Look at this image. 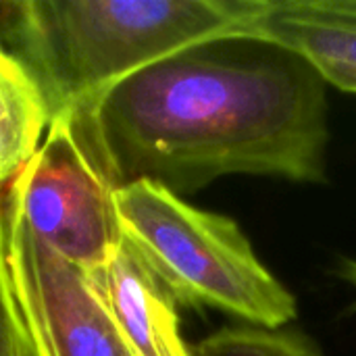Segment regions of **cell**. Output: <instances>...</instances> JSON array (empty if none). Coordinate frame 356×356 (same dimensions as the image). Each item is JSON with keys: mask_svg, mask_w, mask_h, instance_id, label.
Returning a JSON list of instances; mask_svg holds the SVG:
<instances>
[{"mask_svg": "<svg viewBox=\"0 0 356 356\" xmlns=\"http://www.w3.org/2000/svg\"><path fill=\"white\" fill-rule=\"evenodd\" d=\"M325 86L296 52L234 33L144 67L77 115L115 188L146 179L184 196L232 173L323 184Z\"/></svg>", "mask_w": 356, "mask_h": 356, "instance_id": "cell-1", "label": "cell"}, {"mask_svg": "<svg viewBox=\"0 0 356 356\" xmlns=\"http://www.w3.org/2000/svg\"><path fill=\"white\" fill-rule=\"evenodd\" d=\"M261 0L2 2L8 50L52 108L79 111L102 92L194 44L244 33Z\"/></svg>", "mask_w": 356, "mask_h": 356, "instance_id": "cell-2", "label": "cell"}, {"mask_svg": "<svg viewBox=\"0 0 356 356\" xmlns=\"http://www.w3.org/2000/svg\"><path fill=\"white\" fill-rule=\"evenodd\" d=\"M115 207L123 240L177 305L219 309L269 330L296 317L292 292L229 217L196 209L146 179L117 188Z\"/></svg>", "mask_w": 356, "mask_h": 356, "instance_id": "cell-3", "label": "cell"}, {"mask_svg": "<svg viewBox=\"0 0 356 356\" xmlns=\"http://www.w3.org/2000/svg\"><path fill=\"white\" fill-rule=\"evenodd\" d=\"M6 190L4 211L86 275L102 269L117 250V188L98 161L77 111L52 117L35 154Z\"/></svg>", "mask_w": 356, "mask_h": 356, "instance_id": "cell-4", "label": "cell"}, {"mask_svg": "<svg viewBox=\"0 0 356 356\" xmlns=\"http://www.w3.org/2000/svg\"><path fill=\"white\" fill-rule=\"evenodd\" d=\"M8 265L31 356H131L90 277L4 211Z\"/></svg>", "mask_w": 356, "mask_h": 356, "instance_id": "cell-5", "label": "cell"}, {"mask_svg": "<svg viewBox=\"0 0 356 356\" xmlns=\"http://www.w3.org/2000/svg\"><path fill=\"white\" fill-rule=\"evenodd\" d=\"M244 33L296 52L325 83L356 94V0H261Z\"/></svg>", "mask_w": 356, "mask_h": 356, "instance_id": "cell-6", "label": "cell"}, {"mask_svg": "<svg viewBox=\"0 0 356 356\" xmlns=\"http://www.w3.org/2000/svg\"><path fill=\"white\" fill-rule=\"evenodd\" d=\"M131 356H194L179 332L177 302L123 240L102 269L88 275Z\"/></svg>", "mask_w": 356, "mask_h": 356, "instance_id": "cell-7", "label": "cell"}, {"mask_svg": "<svg viewBox=\"0 0 356 356\" xmlns=\"http://www.w3.org/2000/svg\"><path fill=\"white\" fill-rule=\"evenodd\" d=\"M52 108L31 71L0 44V188L19 175L42 144Z\"/></svg>", "mask_w": 356, "mask_h": 356, "instance_id": "cell-8", "label": "cell"}, {"mask_svg": "<svg viewBox=\"0 0 356 356\" xmlns=\"http://www.w3.org/2000/svg\"><path fill=\"white\" fill-rule=\"evenodd\" d=\"M194 356H323L319 346L300 332L259 325L223 327L192 350Z\"/></svg>", "mask_w": 356, "mask_h": 356, "instance_id": "cell-9", "label": "cell"}, {"mask_svg": "<svg viewBox=\"0 0 356 356\" xmlns=\"http://www.w3.org/2000/svg\"><path fill=\"white\" fill-rule=\"evenodd\" d=\"M0 356H31L8 265L4 209L0 207Z\"/></svg>", "mask_w": 356, "mask_h": 356, "instance_id": "cell-10", "label": "cell"}, {"mask_svg": "<svg viewBox=\"0 0 356 356\" xmlns=\"http://www.w3.org/2000/svg\"><path fill=\"white\" fill-rule=\"evenodd\" d=\"M346 277L356 286V263H350V265L346 267Z\"/></svg>", "mask_w": 356, "mask_h": 356, "instance_id": "cell-11", "label": "cell"}]
</instances>
